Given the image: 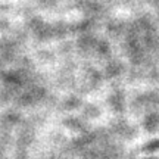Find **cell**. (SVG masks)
<instances>
[{
	"label": "cell",
	"mask_w": 159,
	"mask_h": 159,
	"mask_svg": "<svg viewBox=\"0 0 159 159\" xmlns=\"http://www.w3.org/2000/svg\"><path fill=\"white\" fill-rule=\"evenodd\" d=\"M146 149H148V150H158V149H159V140L149 143L148 146H146Z\"/></svg>",
	"instance_id": "1"
}]
</instances>
